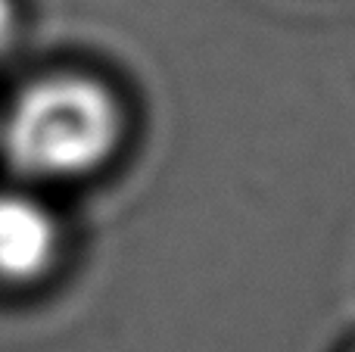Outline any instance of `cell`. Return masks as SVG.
Masks as SVG:
<instances>
[{
	"instance_id": "obj_1",
	"label": "cell",
	"mask_w": 355,
	"mask_h": 352,
	"mask_svg": "<svg viewBox=\"0 0 355 352\" xmlns=\"http://www.w3.org/2000/svg\"><path fill=\"white\" fill-rule=\"evenodd\" d=\"M125 134V103L91 72H41L0 106V159L16 181L41 191L106 172Z\"/></svg>"
},
{
	"instance_id": "obj_2",
	"label": "cell",
	"mask_w": 355,
	"mask_h": 352,
	"mask_svg": "<svg viewBox=\"0 0 355 352\" xmlns=\"http://www.w3.org/2000/svg\"><path fill=\"white\" fill-rule=\"evenodd\" d=\"M66 228L41 187L0 184V287L28 290L60 268Z\"/></svg>"
},
{
	"instance_id": "obj_3",
	"label": "cell",
	"mask_w": 355,
	"mask_h": 352,
	"mask_svg": "<svg viewBox=\"0 0 355 352\" xmlns=\"http://www.w3.org/2000/svg\"><path fill=\"white\" fill-rule=\"evenodd\" d=\"M22 31V6L19 0H0V56L12 50Z\"/></svg>"
},
{
	"instance_id": "obj_4",
	"label": "cell",
	"mask_w": 355,
	"mask_h": 352,
	"mask_svg": "<svg viewBox=\"0 0 355 352\" xmlns=\"http://www.w3.org/2000/svg\"><path fill=\"white\" fill-rule=\"evenodd\" d=\"M352 352H355V349H352Z\"/></svg>"
}]
</instances>
